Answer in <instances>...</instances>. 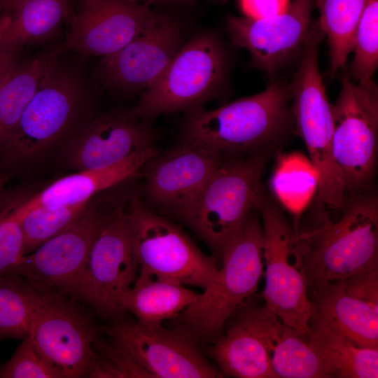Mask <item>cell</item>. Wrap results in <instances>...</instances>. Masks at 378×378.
<instances>
[{
  "label": "cell",
  "mask_w": 378,
  "mask_h": 378,
  "mask_svg": "<svg viewBox=\"0 0 378 378\" xmlns=\"http://www.w3.org/2000/svg\"><path fill=\"white\" fill-rule=\"evenodd\" d=\"M290 86L271 83L263 91L211 111L188 113L181 140L200 145L224 158L258 153L274 154L294 133Z\"/></svg>",
  "instance_id": "6da1fadb"
},
{
  "label": "cell",
  "mask_w": 378,
  "mask_h": 378,
  "mask_svg": "<svg viewBox=\"0 0 378 378\" xmlns=\"http://www.w3.org/2000/svg\"><path fill=\"white\" fill-rule=\"evenodd\" d=\"M316 225L298 231L304 245L303 265L307 288L378 270V203L374 194L351 195L342 217L328 214Z\"/></svg>",
  "instance_id": "7a4b0ae2"
},
{
  "label": "cell",
  "mask_w": 378,
  "mask_h": 378,
  "mask_svg": "<svg viewBox=\"0 0 378 378\" xmlns=\"http://www.w3.org/2000/svg\"><path fill=\"white\" fill-rule=\"evenodd\" d=\"M272 155L224 158L180 219L220 256L267 195L262 175Z\"/></svg>",
  "instance_id": "3957f363"
},
{
  "label": "cell",
  "mask_w": 378,
  "mask_h": 378,
  "mask_svg": "<svg viewBox=\"0 0 378 378\" xmlns=\"http://www.w3.org/2000/svg\"><path fill=\"white\" fill-rule=\"evenodd\" d=\"M263 230L253 211L223 251L218 276L174 319L200 341L213 343L233 312L257 290L263 272Z\"/></svg>",
  "instance_id": "277c9868"
},
{
  "label": "cell",
  "mask_w": 378,
  "mask_h": 378,
  "mask_svg": "<svg viewBox=\"0 0 378 378\" xmlns=\"http://www.w3.org/2000/svg\"><path fill=\"white\" fill-rule=\"evenodd\" d=\"M127 197L105 199L101 224L75 296L105 318H120L124 314L120 298L139 272Z\"/></svg>",
  "instance_id": "5b68a950"
},
{
  "label": "cell",
  "mask_w": 378,
  "mask_h": 378,
  "mask_svg": "<svg viewBox=\"0 0 378 378\" xmlns=\"http://www.w3.org/2000/svg\"><path fill=\"white\" fill-rule=\"evenodd\" d=\"M90 88L81 73L57 56L0 150L13 160L41 153L75 123L89 98Z\"/></svg>",
  "instance_id": "8992f818"
},
{
  "label": "cell",
  "mask_w": 378,
  "mask_h": 378,
  "mask_svg": "<svg viewBox=\"0 0 378 378\" xmlns=\"http://www.w3.org/2000/svg\"><path fill=\"white\" fill-rule=\"evenodd\" d=\"M127 210L139 272L201 288L218 276L216 259L206 255L180 227L127 194Z\"/></svg>",
  "instance_id": "52a82bcc"
},
{
  "label": "cell",
  "mask_w": 378,
  "mask_h": 378,
  "mask_svg": "<svg viewBox=\"0 0 378 378\" xmlns=\"http://www.w3.org/2000/svg\"><path fill=\"white\" fill-rule=\"evenodd\" d=\"M259 213L265 265L262 297L284 324L306 337L309 330L311 305L303 265L304 243L267 195Z\"/></svg>",
  "instance_id": "ba28073f"
},
{
  "label": "cell",
  "mask_w": 378,
  "mask_h": 378,
  "mask_svg": "<svg viewBox=\"0 0 378 378\" xmlns=\"http://www.w3.org/2000/svg\"><path fill=\"white\" fill-rule=\"evenodd\" d=\"M225 57L217 38L202 34L178 50L163 74L144 90L130 111L150 118L201 108L217 94L225 74Z\"/></svg>",
  "instance_id": "9c48e42d"
},
{
  "label": "cell",
  "mask_w": 378,
  "mask_h": 378,
  "mask_svg": "<svg viewBox=\"0 0 378 378\" xmlns=\"http://www.w3.org/2000/svg\"><path fill=\"white\" fill-rule=\"evenodd\" d=\"M323 35L318 23L309 27L301 62L290 86L294 133L306 146L318 190L329 192L342 186V178L332 152V105L318 66V48Z\"/></svg>",
  "instance_id": "30bf717a"
},
{
  "label": "cell",
  "mask_w": 378,
  "mask_h": 378,
  "mask_svg": "<svg viewBox=\"0 0 378 378\" xmlns=\"http://www.w3.org/2000/svg\"><path fill=\"white\" fill-rule=\"evenodd\" d=\"M332 112V153L348 194L366 192L372 181L378 136V90L344 74Z\"/></svg>",
  "instance_id": "8fae6325"
},
{
  "label": "cell",
  "mask_w": 378,
  "mask_h": 378,
  "mask_svg": "<svg viewBox=\"0 0 378 378\" xmlns=\"http://www.w3.org/2000/svg\"><path fill=\"white\" fill-rule=\"evenodd\" d=\"M104 332L122 348L149 377H225L206 357L200 340L183 325L177 324L168 329L162 324L118 319L105 327Z\"/></svg>",
  "instance_id": "7c38bea8"
},
{
  "label": "cell",
  "mask_w": 378,
  "mask_h": 378,
  "mask_svg": "<svg viewBox=\"0 0 378 378\" xmlns=\"http://www.w3.org/2000/svg\"><path fill=\"white\" fill-rule=\"evenodd\" d=\"M29 332L59 378L88 376L97 332L88 314L64 294L42 293Z\"/></svg>",
  "instance_id": "4fadbf2b"
},
{
  "label": "cell",
  "mask_w": 378,
  "mask_h": 378,
  "mask_svg": "<svg viewBox=\"0 0 378 378\" xmlns=\"http://www.w3.org/2000/svg\"><path fill=\"white\" fill-rule=\"evenodd\" d=\"M260 299L249 296L230 316L207 354L225 374L237 378H277L273 350L284 323Z\"/></svg>",
  "instance_id": "5bb4252c"
},
{
  "label": "cell",
  "mask_w": 378,
  "mask_h": 378,
  "mask_svg": "<svg viewBox=\"0 0 378 378\" xmlns=\"http://www.w3.org/2000/svg\"><path fill=\"white\" fill-rule=\"evenodd\" d=\"M104 204V201H90L78 220L24 255L12 274L21 276L40 292L69 294L75 298L101 224Z\"/></svg>",
  "instance_id": "9a60e30c"
},
{
  "label": "cell",
  "mask_w": 378,
  "mask_h": 378,
  "mask_svg": "<svg viewBox=\"0 0 378 378\" xmlns=\"http://www.w3.org/2000/svg\"><path fill=\"white\" fill-rule=\"evenodd\" d=\"M223 160L212 149L181 140L144 166L146 197L162 213L180 220Z\"/></svg>",
  "instance_id": "2e32d148"
},
{
  "label": "cell",
  "mask_w": 378,
  "mask_h": 378,
  "mask_svg": "<svg viewBox=\"0 0 378 378\" xmlns=\"http://www.w3.org/2000/svg\"><path fill=\"white\" fill-rule=\"evenodd\" d=\"M157 15L136 0H99L72 15L69 31L54 51L110 55L144 32Z\"/></svg>",
  "instance_id": "e0dca14e"
},
{
  "label": "cell",
  "mask_w": 378,
  "mask_h": 378,
  "mask_svg": "<svg viewBox=\"0 0 378 378\" xmlns=\"http://www.w3.org/2000/svg\"><path fill=\"white\" fill-rule=\"evenodd\" d=\"M179 39L177 23L158 15L141 35L102 58L98 76L104 85L114 90L127 92L146 90L169 65L179 50Z\"/></svg>",
  "instance_id": "ac0fdd59"
},
{
  "label": "cell",
  "mask_w": 378,
  "mask_h": 378,
  "mask_svg": "<svg viewBox=\"0 0 378 378\" xmlns=\"http://www.w3.org/2000/svg\"><path fill=\"white\" fill-rule=\"evenodd\" d=\"M314 0H293L282 13L262 19L230 16L232 41L246 49L254 64L272 75L300 48L310 27Z\"/></svg>",
  "instance_id": "d6986e66"
},
{
  "label": "cell",
  "mask_w": 378,
  "mask_h": 378,
  "mask_svg": "<svg viewBox=\"0 0 378 378\" xmlns=\"http://www.w3.org/2000/svg\"><path fill=\"white\" fill-rule=\"evenodd\" d=\"M145 120L130 112L108 113L92 119L68 145L70 167L77 171L104 168L153 147L154 134Z\"/></svg>",
  "instance_id": "ffe728a7"
},
{
  "label": "cell",
  "mask_w": 378,
  "mask_h": 378,
  "mask_svg": "<svg viewBox=\"0 0 378 378\" xmlns=\"http://www.w3.org/2000/svg\"><path fill=\"white\" fill-rule=\"evenodd\" d=\"M159 153V150L153 146L107 167L78 171L57 179L15 208L23 211L41 206L88 202L99 192L133 178Z\"/></svg>",
  "instance_id": "44dd1931"
},
{
  "label": "cell",
  "mask_w": 378,
  "mask_h": 378,
  "mask_svg": "<svg viewBox=\"0 0 378 378\" xmlns=\"http://www.w3.org/2000/svg\"><path fill=\"white\" fill-rule=\"evenodd\" d=\"M309 320L321 322L363 347H378V313L350 295L341 281L313 288Z\"/></svg>",
  "instance_id": "7402d4cb"
},
{
  "label": "cell",
  "mask_w": 378,
  "mask_h": 378,
  "mask_svg": "<svg viewBox=\"0 0 378 378\" xmlns=\"http://www.w3.org/2000/svg\"><path fill=\"white\" fill-rule=\"evenodd\" d=\"M198 294L182 284L139 272L132 286L122 295L120 306L138 322L159 325L179 316Z\"/></svg>",
  "instance_id": "603a6c76"
},
{
  "label": "cell",
  "mask_w": 378,
  "mask_h": 378,
  "mask_svg": "<svg viewBox=\"0 0 378 378\" xmlns=\"http://www.w3.org/2000/svg\"><path fill=\"white\" fill-rule=\"evenodd\" d=\"M309 344L322 359L331 377L377 378L378 347H363L318 321L309 320Z\"/></svg>",
  "instance_id": "cb8c5ba5"
},
{
  "label": "cell",
  "mask_w": 378,
  "mask_h": 378,
  "mask_svg": "<svg viewBox=\"0 0 378 378\" xmlns=\"http://www.w3.org/2000/svg\"><path fill=\"white\" fill-rule=\"evenodd\" d=\"M70 0H27L7 18H0L3 36L22 48L52 38L62 24L70 20Z\"/></svg>",
  "instance_id": "d4e9b609"
},
{
  "label": "cell",
  "mask_w": 378,
  "mask_h": 378,
  "mask_svg": "<svg viewBox=\"0 0 378 378\" xmlns=\"http://www.w3.org/2000/svg\"><path fill=\"white\" fill-rule=\"evenodd\" d=\"M59 55L52 50L19 62L0 86V148L15 129L51 63Z\"/></svg>",
  "instance_id": "484cf974"
},
{
  "label": "cell",
  "mask_w": 378,
  "mask_h": 378,
  "mask_svg": "<svg viewBox=\"0 0 378 378\" xmlns=\"http://www.w3.org/2000/svg\"><path fill=\"white\" fill-rule=\"evenodd\" d=\"M366 0H316L320 12L318 24L328 37L330 71L333 76L344 68L354 50L356 28Z\"/></svg>",
  "instance_id": "4316f807"
},
{
  "label": "cell",
  "mask_w": 378,
  "mask_h": 378,
  "mask_svg": "<svg viewBox=\"0 0 378 378\" xmlns=\"http://www.w3.org/2000/svg\"><path fill=\"white\" fill-rule=\"evenodd\" d=\"M270 185L276 197L294 216L293 229L298 232L302 213L317 190V177L310 160L298 153L281 157Z\"/></svg>",
  "instance_id": "83f0119b"
},
{
  "label": "cell",
  "mask_w": 378,
  "mask_h": 378,
  "mask_svg": "<svg viewBox=\"0 0 378 378\" xmlns=\"http://www.w3.org/2000/svg\"><path fill=\"white\" fill-rule=\"evenodd\" d=\"M41 293L20 276L0 275V338L26 335Z\"/></svg>",
  "instance_id": "f1b7e54d"
},
{
  "label": "cell",
  "mask_w": 378,
  "mask_h": 378,
  "mask_svg": "<svg viewBox=\"0 0 378 378\" xmlns=\"http://www.w3.org/2000/svg\"><path fill=\"white\" fill-rule=\"evenodd\" d=\"M271 363L277 378L331 377L306 337L285 324L273 350Z\"/></svg>",
  "instance_id": "f546056e"
},
{
  "label": "cell",
  "mask_w": 378,
  "mask_h": 378,
  "mask_svg": "<svg viewBox=\"0 0 378 378\" xmlns=\"http://www.w3.org/2000/svg\"><path fill=\"white\" fill-rule=\"evenodd\" d=\"M90 201L69 206H41L23 211L13 209L22 230L25 255L78 220Z\"/></svg>",
  "instance_id": "4dcf8cb0"
},
{
  "label": "cell",
  "mask_w": 378,
  "mask_h": 378,
  "mask_svg": "<svg viewBox=\"0 0 378 378\" xmlns=\"http://www.w3.org/2000/svg\"><path fill=\"white\" fill-rule=\"evenodd\" d=\"M351 71L357 83H366L378 64V0H366L354 40Z\"/></svg>",
  "instance_id": "1f68e13d"
},
{
  "label": "cell",
  "mask_w": 378,
  "mask_h": 378,
  "mask_svg": "<svg viewBox=\"0 0 378 378\" xmlns=\"http://www.w3.org/2000/svg\"><path fill=\"white\" fill-rule=\"evenodd\" d=\"M94 357L88 377H149L130 356L109 339L97 337L94 342Z\"/></svg>",
  "instance_id": "d6a6232c"
},
{
  "label": "cell",
  "mask_w": 378,
  "mask_h": 378,
  "mask_svg": "<svg viewBox=\"0 0 378 378\" xmlns=\"http://www.w3.org/2000/svg\"><path fill=\"white\" fill-rule=\"evenodd\" d=\"M1 378H59L34 345L29 332L10 359L0 367Z\"/></svg>",
  "instance_id": "836d02e7"
},
{
  "label": "cell",
  "mask_w": 378,
  "mask_h": 378,
  "mask_svg": "<svg viewBox=\"0 0 378 378\" xmlns=\"http://www.w3.org/2000/svg\"><path fill=\"white\" fill-rule=\"evenodd\" d=\"M24 254V241L13 209L0 214V275L12 274Z\"/></svg>",
  "instance_id": "e575fe53"
},
{
  "label": "cell",
  "mask_w": 378,
  "mask_h": 378,
  "mask_svg": "<svg viewBox=\"0 0 378 378\" xmlns=\"http://www.w3.org/2000/svg\"><path fill=\"white\" fill-rule=\"evenodd\" d=\"M341 281L350 295L378 313V270L360 272Z\"/></svg>",
  "instance_id": "d590c367"
},
{
  "label": "cell",
  "mask_w": 378,
  "mask_h": 378,
  "mask_svg": "<svg viewBox=\"0 0 378 378\" xmlns=\"http://www.w3.org/2000/svg\"><path fill=\"white\" fill-rule=\"evenodd\" d=\"M290 0H240V6L246 17L262 19L284 13Z\"/></svg>",
  "instance_id": "8d00e7d4"
},
{
  "label": "cell",
  "mask_w": 378,
  "mask_h": 378,
  "mask_svg": "<svg viewBox=\"0 0 378 378\" xmlns=\"http://www.w3.org/2000/svg\"><path fill=\"white\" fill-rule=\"evenodd\" d=\"M20 48L5 40L0 22V86L12 69L20 61Z\"/></svg>",
  "instance_id": "74e56055"
},
{
  "label": "cell",
  "mask_w": 378,
  "mask_h": 378,
  "mask_svg": "<svg viewBox=\"0 0 378 378\" xmlns=\"http://www.w3.org/2000/svg\"><path fill=\"white\" fill-rule=\"evenodd\" d=\"M27 0H0V18H7L13 15Z\"/></svg>",
  "instance_id": "f35d334b"
},
{
  "label": "cell",
  "mask_w": 378,
  "mask_h": 378,
  "mask_svg": "<svg viewBox=\"0 0 378 378\" xmlns=\"http://www.w3.org/2000/svg\"><path fill=\"white\" fill-rule=\"evenodd\" d=\"M99 0H78L80 10L97 2Z\"/></svg>",
  "instance_id": "ab89813d"
},
{
  "label": "cell",
  "mask_w": 378,
  "mask_h": 378,
  "mask_svg": "<svg viewBox=\"0 0 378 378\" xmlns=\"http://www.w3.org/2000/svg\"><path fill=\"white\" fill-rule=\"evenodd\" d=\"M160 1H163V0H146V2L144 3V4L149 6L151 4L158 3Z\"/></svg>",
  "instance_id": "60d3db41"
},
{
  "label": "cell",
  "mask_w": 378,
  "mask_h": 378,
  "mask_svg": "<svg viewBox=\"0 0 378 378\" xmlns=\"http://www.w3.org/2000/svg\"><path fill=\"white\" fill-rule=\"evenodd\" d=\"M4 184V177L0 174V192L1 191Z\"/></svg>",
  "instance_id": "b9f144b4"
}]
</instances>
